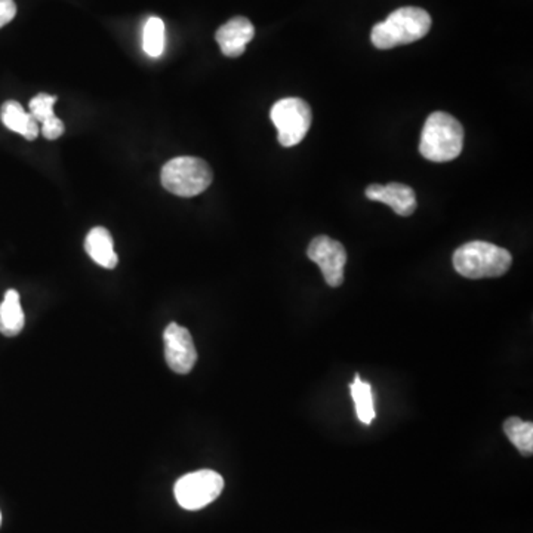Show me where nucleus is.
Wrapping results in <instances>:
<instances>
[{"mask_svg":"<svg viewBox=\"0 0 533 533\" xmlns=\"http://www.w3.org/2000/svg\"><path fill=\"white\" fill-rule=\"evenodd\" d=\"M453 268L467 279H486L505 275L512 264L507 249L487 241H468L453 254Z\"/></svg>","mask_w":533,"mask_h":533,"instance_id":"nucleus-3","label":"nucleus"},{"mask_svg":"<svg viewBox=\"0 0 533 533\" xmlns=\"http://www.w3.org/2000/svg\"><path fill=\"white\" fill-rule=\"evenodd\" d=\"M17 15V4L13 0H0V29L13 22Z\"/></svg>","mask_w":533,"mask_h":533,"instance_id":"nucleus-19","label":"nucleus"},{"mask_svg":"<svg viewBox=\"0 0 533 533\" xmlns=\"http://www.w3.org/2000/svg\"><path fill=\"white\" fill-rule=\"evenodd\" d=\"M255 27L245 17H234L216 30L215 39L221 52L229 58L243 56L246 45L254 39Z\"/></svg>","mask_w":533,"mask_h":533,"instance_id":"nucleus-10","label":"nucleus"},{"mask_svg":"<svg viewBox=\"0 0 533 533\" xmlns=\"http://www.w3.org/2000/svg\"><path fill=\"white\" fill-rule=\"evenodd\" d=\"M364 196L372 202L387 205L400 216H411L418 206L415 191L400 182H391L387 186L372 184L366 188Z\"/></svg>","mask_w":533,"mask_h":533,"instance_id":"nucleus-9","label":"nucleus"},{"mask_svg":"<svg viewBox=\"0 0 533 533\" xmlns=\"http://www.w3.org/2000/svg\"><path fill=\"white\" fill-rule=\"evenodd\" d=\"M57 97L51 93H38L36 97L31 98L30 101V115L36 122L42 125L48 118H54V106H56Z\"/></svg>","mask_w":533,"mask_h":533,"instance_id":"nucleus-17","label":"nucleus"},{"mask_svg":"<svg viewBox=\"0 0 533 533\" xmlns=\"http://www.w3.org/2000/svg\"><path fill=\"white\" fill-rule=\"evenodd\" d=\"M224 489V478L212 470H200L186 474L175 483L174 494L177 502L184 510L196 511L206 507L221 495Z\"/></svg>","mask_w":533,"mask_h":533,"instance_id":"nucleus-6","label":"nucleus"},{"mask_svg":"<svg viewBox=\"0 0 533 533\" xmlns=\"http://www.w3.org/2000/svg\"><path fill=\"white\" fill-rule=\"evenodd\" d=\"M42 135L47 140H58L59 136L63 135L66 127H64L63 120H59L57 116L54 118H48L47 122L42 123Z\"/></svg>","mask_w":533,"mask_h":533,"instance_id":"nucleus-18","label":"nucleus"},{"mask_svg":"<svg viewBox=\"0 0 533 533\" xmlns=\"http://www.w3.org/2000/svg\"><path fill=\"white\" fill-rule=\"evenodd\" d=\"M432 17L425 9L405 6L389 13L371 31V40L378 49H393L416 42L427 36L432 29Z\"/></svg>","mask_w":533,"mask_h":533,"instance_id":"nucleus-1","label":"nucleus"},{"mask_svg":"<svg viewBox=\"0 0 533 533\" xmlns=\"http://www.w3.org/2000/svg\"><path fill=\"white\" fill-rule=\"evenodd\" d=\"M503 433L507 434L519 452L523 457H532L533 453V424L526 423L523 419L511 416L502 425Z\"/></svg>","mask_w":533,"mask_h":533,"instance_id":"nucleus-15","label":"nucleus"},{"mask_svg":"<svg viewBox=\"0 0 533 533\" xmlns=\"http://www.w3.org/2000/svg\"><path fill=\"white\" fill-rule=\"evenodd\" d=\"M350 393L354 400L355 414L362 423H372L375 419V403H373L372 387L362 381L359 373H355L354 381L350 384Z\"/></svg>","mask_w":533,"mask_h":533,"instance_id":"nucleus-14","label":"nucleus"},{"mask_svg":"<svg viewBox=\"0 0 533 533\" xmlns=\"http://www.w3.org/2000/svg\"><path fill=\"white\" fill-rule=\"evenodd\" d=\"M309 257L314 264H318L322 271L326 284L330 288H339L344 284V266L347 264V250L343 243L330 239L329 236L314 237L310 241Z\"/></svg>","mask_w":533,"mask_h":533,"instance_id":"nucleus-7","label":"nucleus"},{"mask_svg":"<svg viewBox=\"0 0 533 533\" xmlns=\"http://www.w3.org/2000/svg\"><path fill=\"white\" fill-rule=\"evenodd\" d=\"M464 147V127L453 116L436 111L424 125L419 153L434 163H446L461 154Z\"/></svg>","mask_w":533,"mask_h":533,"instance_id":"nucleus-2","label":"nucleus"},{"mask_svg":"<svg viewBox=\"0 0 533 533\" xmlns=\"http://www.w3.org/2000/svg\"><path fill=\"white\" fill-rule=\"evenodd\" d=\"M284 147H293L304 140L313 123V111L302 98L289 97L275 102L270 113Z\"/></svg>","mask_w":533,"mask_h":533,"instance_id":"nucleus-5","label":"nucleus"},{"mask_svg":"<svg viewBox=\"0 0 533 533\" xmlns=\"http://www.w3.org/2000/svg\"><path fill=\"white\" fill-rule=\"evenodd\" d=\"M163 343H165L166 363L174 372L186 375L195 368L197 352H196L195 341L191 338V334L187 328L178 323H170L163 334Z\"/></svg>","mask_w":533,"mask_h":533,"instance_id":"nucleus-8","label":"nucleus"},{"mask_svg":"<svg viewBox=\"0 0 533 533\" xmlns=\"http://www.w3.org/2000/svg\"><path fill=\"white\" fill-rule=\"evenodd\" d=\"M211 166L199 157H175L162 170V186L179 197H195L211 186Z\"/></svg>","mask_w":533,"mask_h":533,"instance_id":"nucleus-4","label":"nucleus"},{"mask_svg":"<svg viewBox=\"0 0 533 533\" xmlns=\"http://www.w3.org/2000/svg\"><path fill=\"white\" fill-rule=\"evenodd\" d=\"M143 48L152 58H159L165 51V22L161 18H148L143 33Z\"/></svg>","mask_w":533,"mask_h":533,"instance_id":"nucleus-16","label":"nucleus"},{"mask_svg":"<svg viewBox=\"0 0 533 533\" xmlns=\"http://www.w3.org/2000/svg\"><path fill=\"white\" fill-rule=\"evenodd\" d=\"M24 328V311L17 291L9 289L0 304V332L4 336H15Z\"/></svg>","mask_w":533,"mask_h":533,"instance_id":"nucleus-13","label":"nucleus"},{"mask_svg":"<svg viewBox=\"0 0 533 533\" xmlns=\"http://www.w3.org/2000/svg\"><path fill=\"white\" fill-rule=\"evenodd\" d=\"M0 118L9 131L17 132L26 140L33 141L39 135V123L17 101H6L2 106Z\"/></svg>","mask_w":533,"mask_h":533,"instance_id":"nucleus-12","label":"nucleus"},{"mask_svg":"<svg viewBox=\"0 0 533 533\" xmlns=\"http://www.w3.org/2000/svg\"><path fill=\"white\" fill-rule=\"evenodd\" d=\"M0 521H2V514H0Z\"/></svg>","mask_w":533,"mask_h":533,"instance_id":"nucleus-20","label":"nucleus"},{"mask_svg":"<svg viewBox=\"0 0 533 533\" xmlns=\"http://www.w3.org/2000/svg\"><path fill=\"white\" fill-rule=\"evenodd\" d=\"M85 249L89 257L98 264V266L113 270L118 266V254L115 252L113 245V237L110 232L104 227H95L89 232L85 240Z\"/></svg>","mask_w":533,"mask_h":533,"instance_id":"nucleus-11","label":"nucleus"}]
</instances>
